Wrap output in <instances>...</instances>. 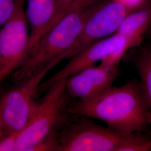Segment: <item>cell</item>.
<instances>
[{
	"label": "cell",
	"mask_w": 151,
	"mask_h": 151,
	"mask_svg": "<svg viewBox=\"0 0 151 151\" xmlns=\"http://www.w3.org/2000/svg\"><path fill=\"white\" fill-rule=\"evenodd\" d=\"M68 111L100 120L124 133H145L151 125V110L137 79L112 86L87 100L72 99Z\"/></svg>",
	"instance_id": "cell-1"
},
{
	"label": "cell",
	"mask_w": 151,
	"mask_h": 151,
	"mask_svg": "<svg viewBox=\"0 0 151 151\" xmlns=\"http://www.w3.org/2000/svg\"><path fill=\"white\" fill-rule=\"evenodd\" d=\"M101 4L65 13L39 39L29 54L14 70L12 78L20 82L54 62L68 59L86 22Z\"/></svg>",
	"instance_id": "cell-2"
},
{
	"label": "cell",
	"mask_w": 151,
	"mask_h": 151,
	"mask_svg": "<svg viewBox=\"0 0 151 151\" xmlns=\"http://www.w3.org/2000/svg\"><path fill=\"white\" fill-rule=\"evenodd\" d=\"M60 151H151V136L124 133L74 115L58 132Z\"/></svg>",
	"instance_id": "cell-3"
},
{
	"label": "cell",
	"mask_w": 151,
	"mask_h": 151,
	"mask_svg": "<svg viewBox=\"0 0 151 151\" xmlns=\"http://www.w3.org/2000/svg\"><path fill=\"white\" fill-rule=\"evenodd\" d=\"M67 78L53 84L39 103L19 134L16 151H27L46 136L60 129L72 118L68 111L72 98L66 88Z\"/></svg>",
	"instance_id": "cell-4"
},
{
	"label": "cell",
	"mask_w": 151,
	"mask_h": 151,
	"mask_svg": "<svg viewBox=\"0 0 151 151\" xmlns=\"http://www.w3.org/2000/svg\"><path fill=\"white\" fill-rule=\"evenodd\" d=\"M60 62L56 61L43 70L19 82L17 87L5 93L0 100V111L6 133L21 132L28 123L36 103L38 90L49 71Z\"/></svg>",
	"instance_id": "cell-5"
},
{
	"label": "cell",
	"mask_w": 151,
	"mask_h": 151,
	"mask_svg": "<svg viewBox=\"0 0 151 151\" xmlns=\"http://www.w3.org/2000/svg\"><path fill=\"white\" fill-rule=\"evenodd\" d=\"M19 0L10 18L0 29V82L24 60L30 33L24 7Z\"/></svg>",
	"instance_id": "cell-6"
},
{
	"label": "cell",
	"mask_w": 151,
	"mask_h": 151,
	"mask_svg": "<svg viewBox=\"0 0 151 151\" xmlns=\"http://www.w3.org/2000/svg\"><path fill=\"white\" fill-rule=\"evenodd\" d=\"M133 11L115 0L101 4L86 22L68 58L92 44L114 34L126 16Z\"/></svg>",
	"instance_id": "cell-7"
},
{
	"label": "cell",
	"mask_w": 151,
	"mask_h": 151,
	"mask_svg": "<svg viewBox=\"0 0 151 151\" xmlns=\"http://www.w3.org/2000/svg\"><path fill=\"white\" fill-rule=\"evenodd\" d=\"M127 44H129L133 48L139 47L134 41L118 34H114L92 44L72 57L70 62L62 69L46 81L42 82L38 90L37 96L46 92L56 82L67 78L83 69L95 65L98 61L101 62L106 55Z\"/></svg>",
	"instance_id": "cell-8"
},
{
	"label": "cell",
	"mask_w": 151,
	"mask_h": 151,
	"mask_svg": "<svg viewBox=\"0 0 151 151\" xmlns=\"http://www.w3.org/2000/svg\"><path fill=\"white\" fill-rule=\"evenodd\" d=\"M120 75L117 67L109 68L93 65L67 78L66 88L72 99L85 101L112 86Z\"/></svg>",
	"instance_id": "cell-9"
},
{
	"label": "cell",
	"mask_w": 151,
	"mask_h": 151,
	"mask_svg": "<svg viewBox=\"0 0 151 151\" xmlns=\"http://www.w3.org/2000/svg\"><path fill=\"white\" fill-rule=\"evenodd\" d=\"M55 13V0H27L25 14L30 32L25 59L39 39L52 27Z\"/></svg>",
	"instance_id": "cell-10"
},
{
	"label": "cell",
	"mask_w": 151,
	"mask_h": 151,
	"mask_svg": "<svg viewBox=\"0 0 151 151\" xmlns=\"http://www.w3.org/2000/svg\"><path fill=\"white\" fill-rule=\"evenodd\" d=\"M133 48L123 60L130 62L137 70L142 91L151 111V40Z\"/></svg>",
	"instance_id": "cell-11"
},
{
	"label": "cell",
	"mask_w": 151,
	"mask_h": 151,
	"mask_svg": "<svg viewBox=\"0 0 151 151\" xmlns=\"http://www.w3.org/2000/svg\"><path fill=\"white\" fill-rule=\"evenodd\" d=\"M151 22V0H148L140 9L128 14L115 34L142 44L145 34Z\"/></svg>",
	"instance_id": "cell-12"
},
{
	"label": "cell",
	"mask_w": 151,
	"mask_h": 151,
	"mask_svg": "<svg viewBox=\"0 0 151 151\" xmlns=\"http://www.w3.org/2000/svg\"><path fill=\"white\" fill-rule=\"evenodd\" d=\"M59 130H55L30 148L27 151H60Z\"/></svg>",
	"instance_id": "cell-13"
},
{
	"label": "cell",
	"mask_w": 151,
	"mask_h": 151,
	"mask_svg": "<svg viewBox=\"0 0 151 151\" xmlns=\"http://www.w3.org/2000/svg\"><path fill=\"white\" fill-rule=\"evenodd\" d=\"M131 48H133L130 45L127 44L114 50L101 60L100 65L109 68L117 67V65L119 64L121 60H123L124 55L127 53L128 50Z\"/></svg>",
	"instance_id": "cell-14"
},
{
	"label": "cell",
	"mask_w": 151,
	"mask_h": 151,
	"mask_svg": "<svg viewBox=\"0 0 151 151\" xmlns=\"http://www.w3.org/2000/svg\"><path fill=\"white\" fill-rule=\"evenodd\" d=\"M19 0H0V29L10 18Z\"/></svg>",
	"instance_id": "cell-15"
},
{
	"label": "cell",
	"mask_w": 151,
	"mask_h": 151,
	"mask_svg": "<svg viewBox=\"0 0 151 151\" xmlns=\"http://www.w3.org/2000/svg\"><path fill=\"white\" fill-rule=\"evenodd\" d=\"M21 132H12L0 139V151H16V146Z\"/></svg>",
	"instance_id": "cell-16"
},
{
	"label": "cell",
	"mask_w": 151,
	"mask_h": 151,
	"mask_svg": "<svg viewBox=\"0 0 151 151\" xmlns=\"http://www.w3.org/2000/svg\"><path fill=\"white\" fill-rule=\"evenodd\" d=\"M73 1L74 0H55V13L51 27H53L62 17L67 9Z\"/></svg>",
	"instance_id": "cell-17"
},
{
	"label": "cell",
	"mask_w": 151,
	"mask_h": 151,
	"mask_svg": "<svg viewBox=\"0 0 151 151\" xmlns=\"http://www.w3.org/2000/svg\"><path fill=\"white\" fill-rule=\"evenodd\" d=\"M96 0H74L65 11V13L86 8L95 4Z\"/></svg>",
	"instance_id": "cell-18"
},
{
	"label": "cell",
	"mask_w": 151,
	"mask_h": 151,
	"mask_svg": "<svg viewBox=\"0 0 151 151\" xmlns=\"http://www.w3.org/2000/svg\"><path fill=\"white\" fill-rule=\"evenodd\" d=\"M126 6L133 11H135L146 4L148 0H115Z\"/></svg>",
	"instance_id": "cell-19"
},
{
	"label": "cell",
	"mask_w": 151,
	"mask_h": 151,
	"mask_svg": "<svg viewBox=\"0 0 151 151\" xmlns=\"http://www.w3.org/2000/svg\"><path fill=\"white\" fill-rule=\"evenodd\" d=\"M6 134V133L5 126L4 122V120L2 119V114L0 111V139L2 138Z\"/></svg>",
	"instance_id": "cell-20"
},
{
	"label": "cell",
	"mask_w": 151,
	"mask_h": 151,
	"mask_svg": "<svg viewBox=\"0 0 151 151\" xmlns=\"http://www.w3.org/2000/svg\"><path fill=\"white\" fill-rule=\"evenodd\" d=\"M145 37H147V38L150 39V40H151V22L150 25H149L148 27L147 28L146 32H145Z\"/></svg>",
	"instance_id": "cell-21"
}]
</instances>
